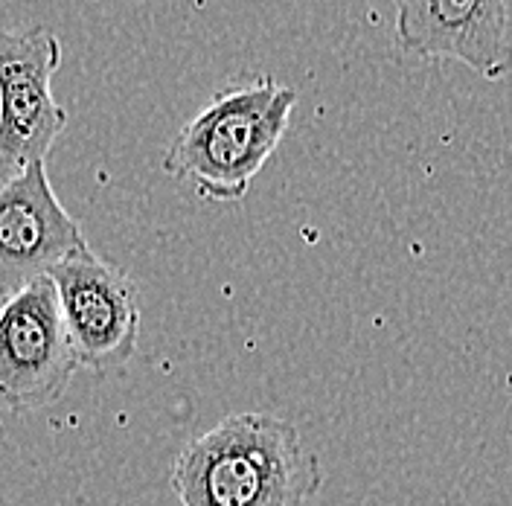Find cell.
<instances>
[{"mask_svg":"<svg viewBox=\"0 0 512 506\" xmlns=\"http://www.w3.org/2000/svg\"><path fill=\"white\" fill-rule=\"evenodd\" d=\"M507 30V0H396L399 53L460 62L489 82L512 70Z\"/></svg>","mask_w":512,"mask_h":506,"instance_id":"obj_7","label":"cell"},{"mask_svg":"<svg viewBox=\"0 0 512 506\" xmlns=\"http://www.w3.org/2000/svg\"><path fill=\"white\" fill-rule=\"evenodd\" d=\"M47 277L79 367L108 373L128 364L140 338V291L126 271L88 248Z\"/></svg>","mask_w":512,"mask_h":506,"instance_id":"obj_4","label":"cell"},{"mask_svg":"<svg viewBox=\"0 0 512 506\" xmlns=\"http://www.w3.org/2000/svg\"><path fill=\"white\" fill-rule=\"evenodd\" d=\"M320 460L294 422L233 413L195 437L172 466L181 506H306L320 492Z\"/></svg>","mask_w":512,"mask_h":506,"instance_id":"obj_1","label":"cell"},{"mask_svg":"<svg viewBox=\"0 0 512 506\" xmlns=\"http://www.w3.org/2000/svg\"><path fill=\"white\" fill-rule=\"evenodd\" d=\"M85 251V233L62 207L44 160L0 181V300Z\"/></svg>","mask_w":512,"mask_h":506,"instance_id":"obj_6","label":"cell"},{"mask_svg":"<svg viewBox=\"0 0 512 506\" xmlns=\"http://www.w3.org/2000/svg\"><path fill=\"white\" fill-rule=\"evenodd\" d=\"M62 44L50 30H0V172L47 160L67 128L53 96Z\"/></svg>","mask_w":512,"mask_h":506,"instance_id":"obj_5","label":"cell"},{"mask_svg":"<svg viewBox=\"0 0 512 506\" xmlns=\"http://www.w3.org/2000/svg\"><path fill=\"white\" fill-rule=\"evenodd\" d=\"M79 361L64 329L56 285L38 277L0 309V402L12 411L53 405Z\"/></svg>","mask_w":512,"mask_h":506,"instance_id":"obj_3","label":"cell"},{"mask_svg":"<svg viewBox=\"0 0 512 506\" xmlns=\"http://www.w3.org/2000/svg\"><path fill=\"white\" fill-rule=\"evenodd\" d=\"M0 309H3V300H0Z\"/></svg>","mask_w":512,"mask_h":506,"instance_id":"obj_8","label":"cell"},{"mask_svg":"<svg viewBox=\"0 0 512 506\" xmlns=\"http://www.w3.org/2000/svg\"><path fill=\"white\" fill-rule=\"evenodd\" d=\"M297 91L268 76L219 91L172 137L163 172L216 204L242 201L286 137Z\"/></svg>","mask_w":512,"mask_h":506,"instance_id":"obj_2","label":"cell"}]
</instances>
